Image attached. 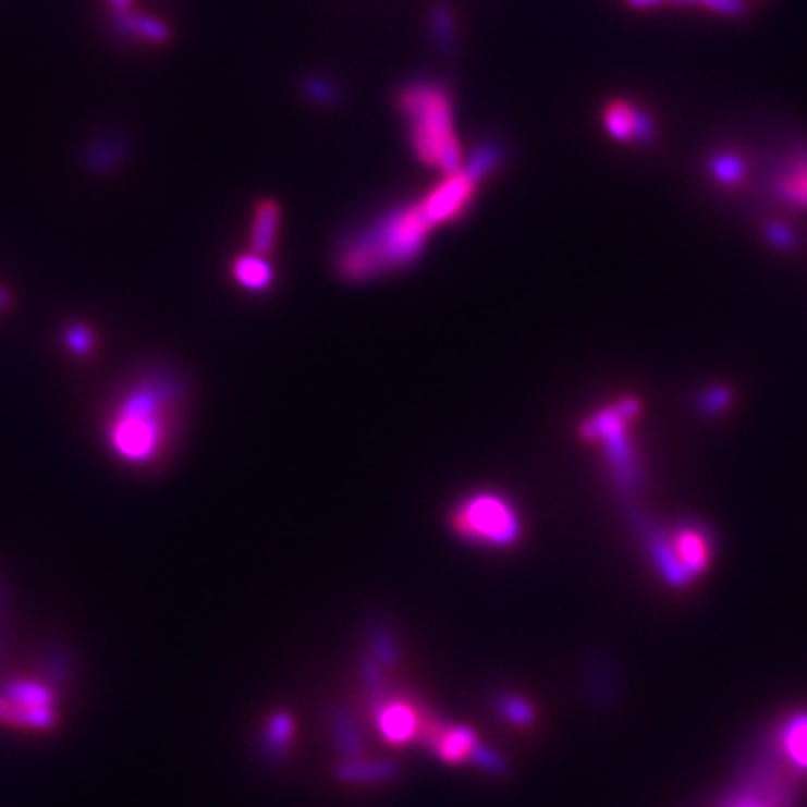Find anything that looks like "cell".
Returning <instances> with one entry per match:
<instances>
[{
    "mask_svg": "<svg viewBox=\"0 0 807 807\" xmlns=\"http://www.w3.org/2000/svg\"><path fill=\"white\" fill-rule=\"evenodd\" d=\"M279 220L281 211L274 200H262L258 203L254 211V224H252V249L254 254H269L274 249L277 234H279Z\"/></svg>",
    "mask_w": 807,
    "mask_h": 807,
    "instance_id": "cell-7",
    "label": "cell"
},
{
    "mask_svg": "<svg viewBox=\"0 0 807 807\" xmlns=\"http://www.w3.org/2000/svg\"><path fill=\"white\" fill-rule=\"evenodd\" d=\"M398 103L411 124L417 158L442 169L447 175L463 169V148L451 129V103L447 93L433 84H413L400 95Z\"/></svg>",
    "mask_w": 807,
    "mask_h": 807,
    "instance_id": "cell-2",
    "label": "cell"
},
{
    "mask_svg": "<svg viewBox=\"0 0 807 807\" xmlns=\"http://www.w3.org/2000/svg\"><path fill=\"white\" fill-rule=\"evenodd\" d=\"M5 705V724L23 729H48L57 722L54 696L46 684L16 680L8 682L0 690Z\"/></svg>",
    "mask_w": 807,
    "mask_h": 807,
    "instance_id": "cell-5",
    "label": "cell"
},
{
    "mask_svg": "<svg viewBox=\"0 0 807 807\" xmlns=\"http://www.w3.org/2000/svg\"><path fill=\"white\" fill-rule=\"evenodd\" d=\"M433 34H436V41L449 50L451 44H453V14L447 5H436L433 8Z\"/></svg>",
    "mask_w": 807,
    "mask_h": 807,
    "instance_id": "cell-14",
    "label": "cell"
},
{
    "mask_svg": "<svg viewBox=\"0 0 807 807\" xmlns=\"http://www.w3.org/2000/svg\"><path fill=\"white\" fill-rule=\"evenodd\" d=\"M433 227L436 224L419 203L383 216L343 247L339 258L341 277L349 281H366L389 269L408 265L425 247Z\"/></svg>",
    "mask_w": 807,
    "mask_h": 807,
    "instance_id": "cell-1",
    "label": "cell"
},
{
    "mask_svg": "<svg viewBox=\"0 0 807 807\" xmlns=\"http://www.w3.org/2000/svg\"><path fill=\"white\" fill-rule=\"evenodd\" d=\"M503 711L508 713L510 720H516V722H527V720L531 718V709H529L525 702H521V700H512V698H508V700L503 702Z\"/></svg>",
    "mask_w": 807,
    "mask_h": 807,
    "instance_id": "cell-21",
    "label": "cell"
},
{
    "mask_svg": "<svg viewBox=\"0 0 807 807\" xmlns=\"http://www.w3.org/2000/svg\"><path fill=\"white\" fill-rule=\"evenodd\" d=\"M451 527L465 541L487 548H508L523 536L518 512L496 493H476L451 514Z\"/></svg>",
    "mask_w": 807,
    "mask_h": 807,
    "instance_id": "cell-4",
    "label": "cell"
},
{
    "mask_svg": "<svg viewBox=\"0 0 807 807\" xmlns=\"http://www.w3.org/2000/svg\"><path fill=\"white\" fill-rule=\"evenodd\" d=\"M652 137H656V124H652L650 114L635 108V112H633V142L650 144Z\"/></svg>",
    "mask_w": 807,
    "mask_h": 807,
    "instance_id": "cell-16",
    "label": "cell"
},
{
    "mask_svg": "<svg viewBox=\"0 0 807 807\" xmlns=\"http://www.w3.org/2000/svg\"><path fill=\"white\" fill-rule=\"evenodd\" d=\"M476 184L478 182L474 178H469L463 169H460L457 173L447 175V180L442 184H438L419 205H421V209L427 211L431 222L438 227L447 220L457 218L460 213L467 209V205L474 198Z\"/></svg>",
    "mask_w": 807,
    "mask_h": 807,
    "instance_id": "cell-6",
    "label": "cell"
},
{
    "mask_svg": "<svg viewBox=\"0 0 807 807\" xmlns=\"http://www.w3.org/2000/svg\"><path fill=\"white\" fill-rule=\"evenodd\" d=\"M781 743L796 770L807 772V716H794L781 732Z\"/></svg>",
    "mask_w": 807,
    "mask_h": 807,
    "instance_id": "cell-9",
    "label": "cell"
},
{
    "mask_svg": "<svg viewBox=\"0 0 807 807\" xmlns=\"http://www.w3.org/2000/svg\"><path fill=\"white\" fill-rule=\"evenodd\" d=\"M305 95L319 103H332L337 99L334 86L328 84L326 80H319V76H313V80L305 82Z\"/></svg>",
    "mask_w": 807,
    "mask_h": 807,
    "instance_id": "cell-17",
    "label": "cell"
},
{
    "mask_svg": "<svg viewBox=\"0 0 807 807\" xmlns=\"http://www.w3.org/2000/svg\"><path fill=\"white\" fill-rule=\"evenodd\" d=\"M114 27L122 34H133L139 38H146L150 44H167L171 41V27L152 16L135 14V12H114Z\"/></svg>",
    "mask_w": 807,
    "mask_h": 807,
    "instance_id": "cell-8",
    "label": "cell"
},
{
    "mask_svg": "<svg viewBox=\"0 0 807 807\" xmlns=\"http://www.w3.org/2000/svg\"><path fill=\"white\" fill-rule=\"evenodd\" d=\"M173 395L158 387L133 391L110 425V447L131 463H148L162 449L167 438V413Z\"/></svg>",
    "mask_w": 807,
    "mask_h": 807,
    "instance_id": "cell-3",
    "label": "cell"
},
{
    "mask_svg": "<svg viewBox=\"0 0 807 807\" xmlns=\"http://www.w3.org/2000/svg\"><path fill=\"white\" fill-rule=\"evenodd\" d=\"M269 734H272V743L277 747H281L288 741V734H290V720L285 716H279L272 722V726H269Z\"/></svg>",
    "mask_w": 807,
    "mask_h": 807,
    "instance_id": "cell-22",
    "label": "cell"
},
{
    "mask_svg": "<svg viewBox=\"0 0 807 807\" xmlns=\"http://www.w3.org/2000/svg\"><path fill=\"white\" fill-rule=\"evenodd\" d=\"M767 236H770V241L779 247H792L794 245V236L787 227H783L781 222H772L770 227H767Z\"/></svg>",
    "mask_w": 807,
    "mask_h": 807,
    "instance_id": "cell-20",
    "label": "cell"
},
{
    "mask_svg": "<svg viewBox=\"0 0 807 807\" xmlns=\"http://www.w3.org/2000/svg\"><path fill=\"white\" fill-rule=\"evenodd\" d=\"M70 351H74L76 355H86L90 349H93V334L88 328L84 326H72L68 330V337H65Z\"/></svg>",
    "mask_w": 807,
    "mask_h": 807,
    "instance_id": "cell-18",
    "label": "cell"
},
{
    "mask_svg": "<svg viewBox=\"0 0 807 807\" xmlns=\"http://www.w3.org/2000/svg\"><path fill=\"white\" fill-rule=\"evenodd\" d=\"M626 3L635 10H650V8H660L667 0H626Z\"/></svg>",
    "mask_w": 807,
    "mask_h": 807,
    "instance_id": "cell-23",
    "label": "cell"
},
{
    "mask_svg": "<svg viewBox=\"0 0 807 807\" xmlns=\"http://www.w3.org/2000/svg\"><path fill=\"white\" fill-rule=\"evenodd\" d=\"M411 729V713L393 707L387 713H383V732H387L391 738H404Z\"/></svg>",
    "mask_w": 807,
    "mask_h": 807,
    "instance_id": "cell-15",
    "label": "cell"
},
{
    "mask_svg": "<svg viewBox=\"0 0 807 807\" xmlns=\"http://www.w3.org/2000/svg\"><path fill=\"white\" fill-rule=\"evenodd\" d=\"M10 305V294L0 288V307H8Z\"/></svg>",
    "mask_w": 807,
    "mask_h": 807,
    "instance_id": "cell-26",
    "label": "cell"
},
{
    "mask_svg": "<svg viewBox=\"0 0 807 807\" xmlns=\"http://www.w3.org/2000/svg\"><path fill=\"white\" fill-rule=\"evenodd\" d=\"M709 173L716 182L724 186H734L745 178L747 164L743 162L741 156H736V152H718V156L709 160Z\"/></svg>",
    "mask_w": 807,
    "mask_h": 807,
    "instance_id": "cell-13",
    "label": "cell"
},
{
    "mask_svg": "<svg viewBox=\"0 0 807 807\" xmlns=\"http://www.w3.org/2000/svg\"><path fill=\"white\" fill-rule=\"evenodd\" d=\"M633 112H635V106L626 101H612L606 106L603 124L612 139L633 142Z\"/></svg>",
    "mask_w": 807,
    "mask_h": 807,
    "instance_id": "cell-11",
    "label": "cell"
},
{
    "mask_svg": "<svg viewBox=\"0 0 807 807\" xmlns=\"http://www.w3.org/2000/svg\"><path fill=\"white\" fill-rule=\"evenodd\" d=\"M234 277L247 290H265L274 281L272 265H267L260 254H247V256L236 258Z\"/></svg>",
    "mask_w": 807,
    "mask_h": 807,
    "instance_id": "cell-10",
    "label": "cell"
},
{
    "mask_svg": "<svg viewBox=\"0 0 807 807\" xmlns=\"http://www.w3.org/2000/svg\"><path fill=\"white\" fill-rule=\"evenodd\" d=\"M667 3L682 5V8H690V5H700V0H667Z\"/></svg>",
    "mask_w": 807,
    "mask_h": 807,
    "instance_id": "cell-25",
    "label": "cell"
},
{
    "mask_svg": "<svg viewBox=\"0 0 807 807\" xmlns=\"http://www.w3.org/2000/svg\"><path fill=\"white\" fill-rule=\"evenodd\" d=\"M503 162V148L496 144H480L476 150H472V156L467 158V164L463 171L474 178L476 182L485 180L498 164Z\"/></svg>",
    "mask_w": 807,
    "mask_h": 807,
    "instance_id": "cell-12",
    "label": "cell"
},
{
    "mask_svg": "<svg viewBox=\"0 0 807 807\" xmlns=\"http://www.w3.org/2000/svg\"><path fill=\"white\" fill-rule=\"evenodd\" d=\"M133 0H110V5L114 12H129Z\"/></svg>",
    "mask_w": 807,
    "mask_h": 807,
    "instance_id": "cell-24",
    "label": "cell"
},
{
    "mask_svg": "<svg viewBox=\"0 0 807 807\" xmlns=\"http://www.w3.org/2000/svg\"><path fill=\"white\" fill-rule=\"evenodd\" d=\"M700 5H705L711 12H718L722 16H743L747 12L745 0H700Z\"/></svg>",
    "mask_w": 807,
    "mask_h": 807,
    "instance_id": "cell-19",
    "label": "cell"
}]
</instances>
